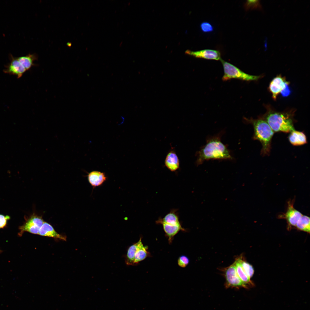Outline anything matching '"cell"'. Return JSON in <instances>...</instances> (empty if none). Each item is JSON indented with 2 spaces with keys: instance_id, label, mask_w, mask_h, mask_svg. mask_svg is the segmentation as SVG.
I'll return each mask as SVG.
<instances>
[{
  "instance_id": "cell-19",
  "label": "cell",
  "mask_w": 310,
  "mask_h": 310,
  "mask_svg": "<svg viewBox=\"0 0 310 310\" xmlns=\"http://www.w3.org/2000/svg\"><path fill=\"white\" fill-rule=\"evenodd\" d=\"M237 274L241 281L247 286L252 285L250 278L245 273L241 265L239 257L237 258L234 262Z\"/></svg>"
},
{
  "instance_id": "cell-11",
  "label": "cell",
  "mask_w": 310,
  "mask_h": 310,
  "mask_svg": "<svg viewBox=\"0 0 310 310\" xmlns=\"http://www.w3.org/2000/svg\"><path fill=\"white\" fill-rule=\"evenodd\" d=\"M38 235L64 241L66 239V237L58 234L51 224L44 221L39 229Z\"/></svg>"
},
{
  "instance_id": "cell-20",
  "label": "cell",
  "mask_w": 310,
  "mask_h": 310,
  "mask_svg": "<svg viewBox=\"0 0 310 310\" xmlns=\"http://www.w3.org/2000/svg\"><path fill=\"white\" fill-rule=\"evenodd\" d=\"M310 218L305 215H303L298 221L296 227L300 230L309 233Z\"/></svg>"
},
{
  "instance_id": "cell-3",
  "label": "cell",
  "mask_w": 310,
  "mask_h": 310,
  "mask_svg": "<svg viewBox=\"0 0 310 310\" xmlns=\"http://www.w3.org/2000/svg\"><path fill=\"white\" fill-rule=\"evenodd\" d=\"M293 114L290 112L268 111L263 117L274 132L288 133L294 130Z\"/></svg>"
},
{
  "instance_id": "cell-2",
  "label": "cell",
  "mask_w": 310,
  "mask_h": 310,
  "mask_svg": "<svg viewBox=\"0 0 310 310\" xmlns=\"http://www.w3.org/2000/svg\"><path fill=\"white\" fill-rule=\"evenodd\" d=\"M247 123L252 124L254 129L253 139L259 141L262 147L261 154L269 155L271 149L272 138L274 133L269 124L262 117L256 119H245Z\"/></svg>"
},
{
  "instance_id": "cell-10",
  "label": "cell",
  "mask_w": 310,
  "mask_h": 310,
  "mask_svg": "<svg viewBox=\"0 0 310 310\" xmlns=\"http://www.w3.org/2000/svg\"><path fill=\"white\" fill-rule=\"evenodd\" d=\"M185 53L197 58L216 60L221 59L220 52L214 50L206 49L195 51L187 50Z\"/></svg>"
},
{
  "instance_id": "cell-1",
  "label": "cell",
  "mask_w": 310,
  "mask_h": 310,
  "mask_svg": "<svg viewBox=\"0 0 310 310\" xmlns=\"http://www.w3.org/2000/svg\"><path fill=\"white\" fill-rule=\"evenodd\" d=\"M221 133L209 138L196 154L197 165L210 159L232 160L229 150L221 141Z\"/></svg>"
},
{
  "instance_id": "cell-13",
  "label": "cell",
  "mask_w": 310,
  "mask_h": 310,
  "mask_svg": "<svg viewBox=\"0 0 310 310\" xmlns=\"http://www.w3.org/2000/svg\"><path fill=\"white\" fill-rule=\"evenodd\" d=\"M157 224L164 223L172 225L181 224L177 209H171L163 218H159L156 221Z\"/></svg>"
},
{
  "instance_id": "cell-26",
  "label": "cell",
  "mask_w": 310,
  "mask_h": 310,
  "mask_svg": "<svg viewBox=\"0 0 310 310\" xmlns=\"http://www.w3.org/2000/svg\"><path fill=\"white\" fill-rule=\"evenodd\" d=\"M291 91L289 86V85H287L285 88L280 93L283 97H287L291 93Z\"/></svg>"
},
{
  "instance_id": "cell-23",
  "label": "cell",
  "mask_w": 310,
  "mask_h": 310,
  "mask_svg": "<svg viewBox=\"0 0 310 310\" xmlns=\"http://www.w3.org/2000/svg\"><path fill=\"white\" fill-rule=\"evenodd\" d=\"M200 27L202 31L204 32H211L214 30L213 26L210 23L207 22H202L200 24Z\"/></svg>"
},
{
  "instance_id": "cell-12",
  "label": "cell",
  "mask_w": 310,
  "mask_h": 310,
  "mask_svg": "<svg viewBox=\"0 0 310 310\" xmlns=\"http://www.w3.org/2000/svg\"><path fill=\"white\" fill-rule=\"evenodd\" d=\"M11 62L5 72L16 75L18 78H20L26 71L18 60L17 58L11 56Z\"/></svg>"
},
{
  "instance_id": "cell-7",
  "label": "cell",
  "mask_w": 310,
  "mask_h": 310,
  "mask_svg": "<svg viewBox=\"0 0 310 310\" xmlns=\"http://www.w3.org/2000/svg\"><path fill=\"white\" fill-rule=\"evenodd\" d=\"M44 221L41 217L33 215L28 218L24 224L19 228V235L21 236L25 232L34 234H38L39 229Z\"/></svg>"
},
{
  "instance_id": "cell-6",
  "label": "cell",
  "mask_w": 310,
  "mask_h": 310,
  "mask_svg": "<svg viewBox=\"0 0 310 310\" xmlns=\"http://www.w3.org/2000/svg\"><path fill=\"white\" fill-rule=\"evenodd\" d=\"M224 276L226 288H235L238 289L241 287L248 288L239 277L234 263L225 269Z\"/></svg>"
},
{
  "instance_id": "cell-4",
  "label": "cell",
  "mask_w": 310,
  "mask_h": 310,
  "mask_svg": "<svg viewBox=\"0 0 310 310\" xmlns=\"http://www.w3.org/2000/svg\"><path fill=\"white\" fill-rule=\"evenodd\" d=\"M146 246L144 245L140 238L139 241L130 246L128 248L125 262L127 265H134L149 256V252Z\"/></svg>"
},
{
  "instance_id": "cell-18",
  "label": "cell",
  "mask_w": 310,
  "mask_h": 310,
  "mask_svg": "<svg viewBox=\"0 0 310 310\" xmlns=\"http://www.w3.org/2000/svg\"><path fill=\"white\" fill-rule=\"evenodd\" d=\"M37 58V56L35 54H30L25 56L17 58L18 60L26 71L34 65V62Z\"/></svg>"
},
{
  "instance_id": "cell-8",
  "label": "cell",
  "mask_w": 310,
  "mask_h": 310,
  "mask_svg": "<svg viewBox=\"0 0 310 310\" xmlns=\"http://www.w3.org/2000/svg\"><path fill=\"white\" fill-rule=\"evenodd\" d=\"M289 84V82L280 75L274 78L271 82L269 87L273 98L276 100L278 95Z\"/></svg>"
},
{
  "instance_id": "cell-25",
  "label": "cell",
  "mask_w": 310,
  "mask_h": 310,
  "mask_svg": "<svg viewBox=\"0 0 310 310\" xmlns=\"http://www.w3.org/2000/svg\"><path fill=\"white\" fill-rule=\"evenodd\" d=\"M10 217L8 215H4L0 214V228L5 227L7 224V222Z\"/></svg>"
},
{
  "instance_id": "cell-15",
  "label": "cell",
  "mask_w": 310,
  "mask_h": 310,
  "mask_svg": "<svg viewBox=\"0 0 310 310\" xmlns=\"http://www.w3.org/2000/svg\"><path fill=\"white\" fill-rule=\"evenodd\" d=\"M88 177L89 183L94 188L101 186L106 179L104 173L98 171L90 172Z\"/></svg>"
},
{
  "instance_id": "cell-21",
  "label": "cell",
  "mask_w": 310,
  "mask_h": 310,
  "mask_svg": "<svg viewBox=\"0 0 310 310\" xmlns=\"http://www.w3.org/2000/svg\"><path fill=\"white\" fill-rule=\"evenodd\" d=\"M240 263L243 271L247 276L251 278L253 275L254 270L252 266L249 263L244 261L242 257H239Z\"/></svg>"
},
{
  "instance_id": "cell-24",
  "label": "cell",
  "mask_w": 310,
  "mask_h": 310,
  "mask_svg": "<svg viewBox=\"0 0 310 310\" xmlns=\"http://www.w3.org/2000/svg\"><path fill=\"white\" fill-rule=\"evenodd\" d=\"M189 259L186 256L181 255L179 258L177 263L178 265L182 268L186 267L189 263Z\"/></svg>"
},
{
  "instance_id": "cell-16",
  "label": "cell",
  "mask_w": 310,
  "mask_h": 310,
  "mask_svg": "<svg viewBox=\"0 0 310 310\" xmlns=\"http://www.w3.org/2000/svg\"><path fill=\"white\" fill-rule=\"evenodd\" d=\"M290 132L288 139L292 145L294 146H301L307 143L306 135L303 132L296 131L294 129Z\"/></svg>"
},
{
  "instance_id": "cell-27",
  "label": "cell",
  "mask_w": 310,
  "mask_h": 310,
  "mask_svg": "<svg viewBox=\"0 0 310 310\" xmlns=\"http://www.w3.org/2000/svg\"><path fill=\"white\" fill-rule=\"evenodd\" d=\"M0 251H1L0 250Z\"/></svg>"
},
{
  "instance_id": "cell-9",
  "label": "cell",
  "mask_w": 310,
  "mask_h": 310,
  "mask_svg": "<svg viewBox=\"0 0 310 310\" xmlns=\"http://www.w3.org/2000/svg\"><path fill=\"white\" fill-rule=\"evenodd\" d=\"M286 212L280 216L284 218L289 225L296 226L297 224L303 215L302 213L295 209L293 206V202L289 201Z\"/></svg>"
},
{
  "instance_id": "cell-5",
  "label": "cell",
  "mask_w": 310,
  "mask_h": 310,
  "mask_svg": "<svg viewBox=\"0 0 310 310\" xmlns=\"http://www.w3.org/2000/svg\"><path fill=\"white\" fill-rule=\"evenodd\" d=\"M223 65L224 74L222 77L223 81L231 79H237L247 81H254L258 80L260 76L247 74L230 63L220 60Z\"/></svg>"
},
{
  "instance_id": "cell-14",
  "label": "cell",
  "mask_w": 310,
  "mask_h": 310,
  "mask_svg": "<svg viewBox=\"0 0 310 310\" xmlns=\"http://www.w3.org/2000/svg\"><path fill=\"white\" fill-rule=\"evenodd\" d=\"M164 164L171 171H175L179 169V160L174 150H171L168 153L165 159Z\"/></svg>"
},
{
  "instance_id": "cell-17",
  "label": "cell",
  "mask_w": 310,
  "mask_h": 310,
  "mask_svg": "<svg viewBox=\"0 0 310 310\" xmlns=\"http://www.w3.org/2000/svg\"><path fill=\"white\" fill-rule=\"evenodd\" d=\"M163 230L166 235L168 238L170 243L172 241L173 237L180 231H185L186 230L182 226L181 224L172 225L164 223H162Z\"/></svg>"
},
{
  "instance_id": "cell-22",
  "label": "cell",
  "mask_w": 310,
  "mask_h": 310,
  "mask_svg": "<svg viewBox=\"0 0 310 310\" xmlns=\"http://www.w3.org/2000/svg\"><path fill=\"white\" fill-rule=\"evenodd\" d=\"M245 9L246 10L249 9H262V7L259 0H247L245 4Z\"/></svg>"
}]
</instances>
